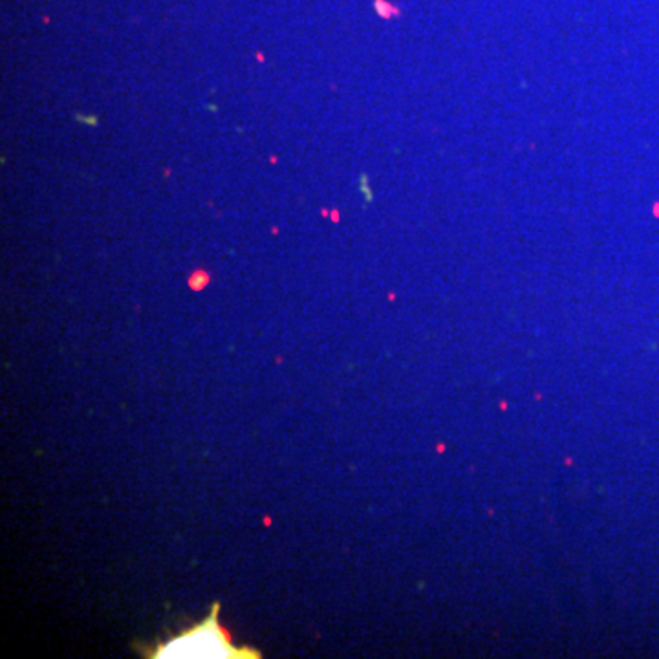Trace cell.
<instances>
[{"label":"cell","mask_w":659,"mask_h":659,"mask_svg":"<svg viewBox=\"0 0 659 659\" xmlns=\"http://www.w3.org/2000/svg\"><path fill=\"white\" fill-rule=\"evenodd\" d=\"M218 605L202 624L181 634L171 643L158 646L154 658H258V654H246L229 643V636L217 621Z\"/></svg>","instance_id":"6da1fadb"}]
</instances>
